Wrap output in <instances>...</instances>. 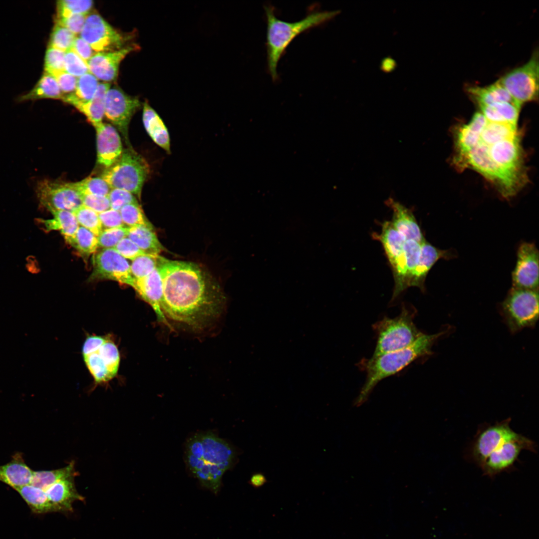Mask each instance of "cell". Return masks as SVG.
I'll return each mask as SVG.
<instances>
[{
    "label": "cell",
    "mask_w": 539,
    "mask_h": 539,
    "mask_svg": "<svg viewBox=\"0 0 539 539\" xmlns=\"http://www.w3.org/2000/svg\"><path fill=\"white\" fill-rule=\"evenodd\" d=\"M157 269L163 286L161 307L166 319L200 330L221 315L225 296L218 282L203 267L161 256Z\"/></svg>",
    "instance_id": "obj_1"
},
{
    "label": "cell",
    "mask_w": 539,
    "mask_h": 539,
    "mask_svg": "<svg viewBox=\"0 0 539 539\" xmlns=\"http://www.w3.org/2000/svg\"><path fill=\"white\" fill-rule=\"evenodd\" d=\"M185 455L189 471L203 487L215 494L220 491L223 476L232 467L236 456L229 443L210 432L191 437Z\"/></svg>",
    "instance_id": "obj_2"
},
{
    "label": "cell",
    "mask_w": 539,
    "mask_h": 539,
    "mask_svg": "<svg viewBox=\"0 0 539 539\" xmlns=\"http://www.w3.org/2000/svg\"><path fill=\"white\" fill-rule=\"evenodd\" d=\"M444 333V331L433 334L422 333L413 343L406 347L363 359L360 365L366 373V378L355 405L360 406L363 403L382 380L396 374L416 359L431 355L433 344Z\"/></svg>",
    "instance_id": "obj_3"
},
{
    "label": "cell",
    "mask_w": 539,
    "mask_h": 539,
    "mask_svg": "<svg viewBox=\"0 0 539 539\" xmlns=\"http://www.w3.org/2000/svg\"><path fill=\"white\" fill-rule=\"evenodd\" d=\"M267 21V52L269 71L273 81L277 80V66L286 48L299 34L327 22L336 16L339 10L315 11L303 19L292 22L277 18L271 6H265Z\"/></svg>",
    "instance_id": "obj_4"
},
{
    "label": "cell",
    "mask_w": 539,
    "mask_h": 539,
    "mask_svg": "<svg viewBox=\"0 0 539 539\" xmlns=\"http://www.w3.org/2000/svg\"><path fill=\"white\" fill-rule=\"evenodd\" d=\"M415 310L402 305L399 315L394 318L385 316L373 325L377 336L372 357L406 347L422 333L414 322Z\"/></svg>",
    "instance_id": "obj_5"
},
{
    "label": "cell",
    "mask_w": 539,
    "mask_h": 539,
    "mask_svg": "<svg viewBox=\"0 0 539 539\" xmlns=\"http://www.w3.org/2000/svg\"><path fill=\"white\" fill-rule=\"evenodd\" d=\"M150 173L144 158L132 148L123 150L119 158L103 172L101 178L112 189L127 191L140 199L143 186Z\"/></svg>",
    "instance_id": "obj_6"
},
{
    "label": "cell",
    "mask_w": 539,
    "mask_h": 539,
    "mask_svg": "<svg viewBox=\"0 0 539 539\" xmlns=\"http://www.w3.org/2000/svg\"><path fill=\"white\" fill-rule=\"evenodd\" d=\"M538 291L513 287L509 291L501 304V311L511 332L535 326L539 318Z\"/></svg>",
    "instance_id": "obj_7"
},
{
    "label": "cell",
    "mask_w": 539,
    "mask_h": 539,
    "mask_svg": "<svg viewBox=\"0 0 539 539\" xmlns=\"http://www.w3.org/2000/svg\"><path fill=\"white\" fill-rule=\"evenodd\" d=\"M539 72L537 50L527 62L507 72L499 80L516 103L522 106L538 99Z\"/></svg>",
    "instance_id": "obj_8"
},
{
    "label": "cell",
    "mask_w": 539,
    "mask_h": 539,
    "mask_svg": "<svg viewBox=\"0 0 539 539\" xmlns=\"http://www.w3.org/2000/svg\"><path fill=\"white\" fill-rule=\"evenodd\" d=\"M458 160L462 166L474 169L495 183L500 187L499 190L504 197H511L517 192L518 183L493 161L488 145L480 141Z\"/></svg>",
    "instance_id": "obj_9"
},
{
    "label": "cell",
    "mask_w": 539,
    "mask_h": 539,
    "mask_svg": "<svg viewBox=\"0 0 539 539\" xmlns=\"http://www.w3.org/2000/svg\"><path fill=\"white\" fill-rule=\"evenodd\" d=\"M511 421L508 418L494 424L485 423L478 428L468 451L471 461L480 467L493 451L518 435L511 428Z\"/></svg>",
    "instance_id": "obj_10"
},
{
    "label": "cell",
    "mask_w": 539,
    "mask_h": 539,
    "mask_svg": "<svg viewBox=\"0 0 539 539\" xmlns=\"http://www.w3.org/2000/svg\"><path fill=\"white\" fill-rule=\"evenodd\" d=\"M96 52H110L125 46L127 38L96 13L88 14L80 33Z\"/></svg>",
    "instance_id": "obj_11"
},
{
    "label": "cell",
    "mask_w": 539,
    "mask_h": 539,
    "mask_svg": "<svg viewBox=\"0 0 539 539\" xmlns=\"http://www.w3.org/2000/svg\"><path fill=\"white\" fill-rule=\"evenodd\" d=\"M35 192L40 205L50 212L54 210L73 212L82 205L72 183L44 179L37 183Z\"/></svg>",
    "instance_id": "obj_12"
},
{
    "label": "cell",
    "mask_w": 539,
    "mask_h": 539,
    "mask_svg": "<svg viewBox=\"0 0 539 539\" xmlns=\"http://www.w3.org/2000/svg\"><path fill=\"white\" fill-rule=\"evenodd\" d=\"M523 450L537 452L535 442L519 434L503 444L486 458L480 467L483 475L493 478L502 472L511 470Z\"/></svg>",
    "instance_id": "obj_13"
},
{
    "label": "cell",
    "mask_w": 539,
    "mask_h": 539,
    "mask_svg": "<svg viewBox=\"0 0 539 539\" xmlns=\"http://www.w3.org/2000/svg\"><path fill=\"white\" fill-rule=\"evenodd\" d=\"M141 106L138 97L127 95L116 86L110 87L106 93L104 115L118 128L126 141L130 121Z\"/></svg>",
    "instance_id": "obj_14"
},
{
    "label": "cell",
    "mask_w": 539,
    "mask_h": 539,
    "mask_svg": "<svg viewBox=\"0 0 539 539\" xmlns=\"http://www.w3.org/2000/svg\"><path fill=\"white\" fill-rule=\"evenodd\" d=\"M93 271L89 279H107L133 287L134 279L130 265L114 249H102L93 258Z\"/></svg>",
    "instance_id": "obj_15"
},
{
    "label": "cell",
    "mask_w": 539,
    "mask_h": 539,
    "mask_svg": "<svg viewBox=\"0 0 539 539\" xmlns=\"http://www.w3.org/2000/svg\"><path fill=\"white\" fill-rule=\"evenodd\" d=\"M512 283L515 288L539 289V251L534 244L523 243L520 246Z\"/></svg>",
    "instance_id": "obj_16"
},
{
    "label": "cell",
    "mask_w": 539,
    "mask_h": 539,
    "mask_svg": "<svg viewBox=\"0 0 539 539\" xmlns=\"http://www.w3.org/2000/svg\"><path fill=\"white\" fill-rule=\"evenodd\" d=\"M493 161L507 175L518 182L522 165L519 136L488 145Z\"/></svg>",
    "instance_id": "obj_17"
},
{
    "label": "cell",
    "mask_w": 539,
    "mask_h": 539,
    "mask_svg": "<svg viewBox=\"0 0 539 539\" xmlns=\"http://www.w3.org/2000/svg\"><path fill=\"white\" fill-rule=\"evenodd\" d=\"M139 48L137 44L132 43L118 50L96 53L87 62L89 71L98 79L113 81L117 77L121 61L128 53Z\"/></svg>",
    "instance_id": "obj_18"
},
{
    "label": "cell",
    "mask_w": 539,
    "mask_h": 539,
    "mask_svg": "<svg viewBox=\"0 0 539 539\" xmlns=\"http://www.w3.org/2000/svg\"><path fill=\"white\" fill-rule=\"evenodd\" d=\"M421 250V244L413 241L406 240L403 254L392 268L395 286L392 300L409 287L410 280L418 263Z\"/></svg>",
    "instance_id": "obj_19"
},
{
    "label": "cell",
    "mask_w": 539,
    "mask_h": 539,
    "mask_svg": "<svg viewBox=\"0 0 539 539\" xmlns=\"http://www.w3.org/2000/svg\"><path fill=\"white\" fill-rule=\"evenodd\" d=\"M96 130L97 162L106 168L112 166L121 155L123 149L120 137L111 125L101 123Z\"/></svg>",
    "instance_id": "obj_20"
},
{
    "label": "cell",
    "mask_w": 539,
    "mask_h": 539,
    "mask_svg": "<svg viewBox=\"0 0 539 539\" xmlns=\"http://www.w3.org/2000/svg\"><path fill=\"white\" fill-rule=\"evenodd\" d=\"M132 287L152 307L158 321L169 326L161 307L163 286L158 269L146 276L134 279Z\"/></svg>",
    "instance_id": "obj_21"
},
{
    "label": "cell",
    "mask_w": 539,
    "mask_h": 539,
    "mask_svg": "<svg viewBox=\"0 0 539 539\" xmlns=\"http://www.w3.org/2000/svg\"><path fill=\"white\" fill-rule=\"evenodd\" d=\"M385 203L393 211V227L406 240H413L420 244L425 239L412 211L400 202L389 198Z\"/></svg>",
    "instance_id": "obj_22"
},
{
    "label": "cell",
    "mask_w": 539,
    "mask_h": 539,
    "mask_svg": "<svg viewBox=\"0 0 539 539\" xmlns=\"http://www.w3.org/2000/svg\"><path fill=\"white\" fill-rule=\"evenodd\" d=\"M453 252L440 250L426 241L421 244L418 263L410 280L409 287L416 286L424 292V282L428 273L440 259H451L455 257Z\"/></svg>",
    "instance_id": "obj_23"
},
{
    "label": "cell",
    "mask_w": 539,
    "mask_h": 539,
    "mask_svg": "<svg viewBox=\"0 0 539 539\" xmlns=\"http://www.w3.org/2000/svg\"><path fill=\"white\" fill-rule=\"evenodd\" d=\"M110 87V84L109 83H99L94 97L86 102L80 101L73 93L64 95L62 100L74 106L82 112L95 127L102 123L104 115L105 96Z\"/></svg>",
    "instance_id": "obj_24"
},
{
    "label": "cell",
    "mask_w": 539,
    "mask_h": 539,
    "mask_svg": "<svg viewBox=\"0 0 539 539\" xmlns=\"http://www.w3.org/2000/svg\"><path fill=\"white\" fill-rule=\"evenodd\" d=\"M75 477L60 479L44 490L55 511H72V505L74 501L83 500V497L76 490L74 483Z\"/></svg>",
    "instance_id": "obj_25"
},
{
    "label": "cell",
    "mask_w": 539,
    "mask_h": 539,
    "mask_svg": "<svg viewBox=\"0 0 539 539\" xmlns=\"http://www.w3.org/2000/svg\"><path fill=\"white\" fill-rule=\"evenodd\" d=\"M142 120L146 132L154 142L167 154H171L168 129L160 116L147 101L143 104Z\"/></svg>",
    "instance_id": "obj_26"
},
{
    "label": "cell",
    "mask_w": 539,
    "mask_h": 539,
    "mask_svg": "<svg viewBox=\"0 0 539 539\" xmlns=\"http://www.w3.org/2000/svg\"><path fill=\"white\" fill-rule=\"evenodd\" d=\"M372 236L382 244L392 268L403 253L406 240L389 221H385L381 224V230L379 234L374 233Z\"/></svg>",
    "instance_id": "obj_27"
},
{
    "label": "cell",
    "mask_w": 539,
    "mask_h": 539,
    "mask_svg": "<svg viewBox=\"0 0 539 539\" xmlns=\"http://www.w3.org/2000/svg\"><path fill=\"white\" fill-rule=\"evenodd\" d=\"M33 473L20 454H15L10 462L0 466V481L14 489L30 484Z\"/></svg>",
    "instance_id": "obj_28"
},
{
    "label": "cell",
    "mask_w": 539,
    "mask_h": 539,
    "mask_svg": "<svg viewBox=\"0 0 539 539\" xmlns=\"http://www.w3.org/2000/svg\"><path fill=\"white\" fill-rule=\"evenodd\" d=\"M468 93L476 100L479 105H491L502 102H509L520 106L499 80L486 86H470L467 88Z\"/></svg>",
    "instance_id": "obj_29"
},
{
    "label": "cell",
    "mask_w": 539,
    "mask_h": 539,
    "mask_svg": "<svg viewBox=\"0 0 539 539\" xmlns=\"http://www.w3.org/2000/svg\"><path fill=\"white\" fill-rule=\"evenodd\" d=\"M63 96L55 77L44 72L35 86L28 92L19 96L17 101L23 102L45 98L62 100Z\"/></svg>",
    "instance_id": "obj_30"
},
{
    "label": "cell",
    "mask_w": 539,
    "mask_h": 539,
    "mask_svg": "<svg viewBox=\"0 0 539 539\" xmlns=\"http://www.w3.org/2000/svg\"><path fill=\"white\" fill-rule=\"evenodd\" d=\"M50 213L53 215V218L37 220L44 231H59L64 238L74 235L79 225L73 212L66 210H54Z\"/></svg>",
    "instance_id": "obj_31"
},
{
    "label": "cell",
    "mask_w": 539,
    "mask_h": 539,
    "mask_svg": "<svg viewBox=\"0 0 539 539\" xmlns=\"http://www.w3.org/2000/svg\"><path fill=\"white\" fill-rule=\"evenodd\" d=\"M145 226L128 228L127 236L144 253L160 255L165 248L160 242L154 230Z\"/></svg>",
    "instance_id": "obj_32"
},
{
    "label": "cell",
    "mask_w": 539,
    "mask_h": 539,
    "mask_svg": "<svg viewBox=\"0 0 539 539\" xmlns=\"http://www.w3.org/2000/svg\"><path fill=\"white\" fill-rule=\"evenodd\" d=\"M36 513H43L55 511L45 491L31 484L15 489Z\"/></svg>",
    "instance_id": "obj_33"
},
{
    "label": "cell",
    "mask_w": 539,
    "mask_h": 539,
    "mask_svg": "<svg viewBox=\"0 0 539 539\" xmlns=\"http://www.w3.org/2000/svg\"><path fill=\"white\" fill-rule=\"evenodd\" d=\"M517 126L508 123H487L480 136V141L491 145L499 141L518 137Z\"/></svg>",
    "instance_id": "obj_34"
},
{
    "label": "cell",
    "mask_w": 539,
    "mask_h": 539,
    "mask_svg": "<svg viewBox=\"0 0 539 539\" xmlns=\"http://www.w3.org/2000/svg\"><path fill=\"white\" fill-rule=\"evenodd\" d=\"M76 475L74 462L72 461L67 466L61 469L51 471H33L30 484L44 491L49 486L60 479Z\"/></svg>",
    "instance_id": "obj_35"
},
{
    "label": "cell",
    "mask_w": 539,
    "mask_h": 539,
    "mask_svg": "<svg viewBox=\"0 0 539 539\" xmlns=\"http://www.w3.org/2000/svg\"><path fill=\"white\" fill-rule=\"evenodd\" d=\"M64 239L81 255L85 256L94 253L99 247L97 237L80 226L73 236Z\"/></svg>",
    "instance_id": "obj_36"
},
{
    "label": "cell",
    "mask_w": 539,
    "mask_h": 539,
    "mask_svg": "<svg viewBox=\"0 0 539 539\" xmlns=\"http://www.w3.org/2000/svg\"><path fill=\"white\" fill-rule=\"evenodd\" d=\"M161 256L160 255L144 254L133 260L130 265V270L134 279L146 276L158 266Z\"/></svg>",
    "instance_id": "obj_37"
},
{
    "label": "cell",
    "mask_w": 539,
    "mask_h": 539,
    "mask_svg": "<svg viewBox=\"0 0 539 539\" xmlns=\"http://www.w3.org/2000/svg\"><path fill=\"white\" fill-rule=\"evenodd\" d=\"M72 184L79 195L107 196L111 190L107 183L101 177H89L81 181Z\"/></svg>",
    "instance_id": "obj_38"
},
{
    "label": "cell",
    "mask_w": 539,
    "mask_h": 539,
    "mask_svg": "<svg viewBox=\"0 0 539 539\" xmlns=\"http://www.w3.org/2000/svg\"><path fill=\"white\" fill-rule=\"evenodd\" d=\"M119 212L123 224L127 228L145 226L154 228L139 204H127L123 206Z\"/></svg>",
    "instance_id": "obj_39"
},
{
    "label": "cell",
    "mask_w": 539,
    "mask_h": 539,
    "mask_svg": "<svg viewBox=\"0 0 539 539\" xmlns=\"http://www.w3.org/2000/svg\"><path fill=\"white\" fill-rule=\"evenodd\" d=\"M83 359L96 383H105L113 378L97 351L83 357Z\"/></svg>",
    "instance_id": "obj_40"
},
{
    "label": "cell",
    "mask_w": 539,
    "mask_h": 539,
    "mask_svg": "<svg viewBox=\"0 0 539 539\" xmlns=\"http://www.w3.org/2000/svg\"><path fill=\"white\" fill-rule=\"evenodd\" d=\"M80 226L83 227L98 237L103 231L98 213L82 205L73 212Z\"/></svg>",
    "instance_id": "obj_41"
},
{
    "label": "cell",
    "mask_w": 539,
    "mask_h": 539,
    "mask_svg": "<svg viewBox=\"0 0 539 539\" xmlns=\"http://www.w3.org/2000/svg\"><path fill=\"white\" fill-rule=\"evenodd\" d=\"M93 6L91 0H60L56 3V18L75 14H88Z\"/></svg>",
    "instance_id": "obj_42"
},
{
    "label": "cell",
    "mask_w": 539,
    "mask_h": 539,
    "mask_svg": "<svg viewBox=\"0 0 539 539\" xmlns=\"http://www.w3.org/2000/svg\"><path fill=\"white\" fill-rule=\"evenodd\" d=\"M76 35L65 27L55 23L51 33L49 47L64 52L71 49Z\"/></svg>",
    "instance_id": "obj_43"
},
{
    "label": "cell",
    "mask_w": 539,
    "mask_h": 539,
    "mask_svg": "<svg viewBox=\"0 0 539 539\" xmlns=\"http://www.w3.org/2000/svg\"><path fill=\"white\" fill-rule=\"evenodd\" d=\"M97 352L114 378L118 372L120 361V353L117 345L108 337Z\"/></svg>",
    "instance_id": "obj_44"
},
{
    "label": "cell",
    "mask_w": 539,
    "mask_h": 539,
    "mask_svg": "<svg viewBox=\"0 0 539 539\" xmlns=\"http://www.w3.org/2000/svg\"><path fill=\"white\" fill-rule=\"evenodd\" d=\"M98 79L90 72L77 78L76 89L73 93L78 100L86 102L94 96L98 86Z\"/></svg>",
    "instance_id": "obj_45"
},
{
    "label": "cell",
    "mask_w": 539,
    "mask_h": 539,
    "mask_svg": "<svg viewBox=\"0 0 539 539\" xmlns=\"http://www.w3.org/2000/svg\"><path fill=\"white\" fill-rule=\"evenodd\" d=\"M480 134L471 129L468 124L461 127L456 139V145L459 152L458 158L476 146L480 141Z\"/></svg>",
    "instance_id": "obj_46"
},
{
    "label": "cell",
    "mask_w": 539,
    "mask_h": 539,
    "mask_svg": "<svg viewBox=\"0 0 539 539\" xmlns=\"http://www.w3.org/2000/svg\"><path fill=\"white\" fill-rule=\"evenodd\" d=\"M64 68L65 71L76 77L90 72L87 63L72 48L65 52Z\"/></svg>",
    "instance_id": "obj_47"
},
{
    "label": "cell",
    "mask_w": 539,
    "mask_h": 539,
    "mask_svg": "<svg viewBox=\"0 0 539 539\" xmlns=\"http://www.w3.org/2000/svg\"><path fill=\"white\" fill-rule=\"evenodd\" d=\"M65 52L48 46L44 59V72L51 75L65 71Z\"/></svg>",
    "instance_id": "obj_48"
},
{
    "label": "cell",
    "mask_w": 539,
    "mask_h": 539,
    "mask_svg": "<svg viewBox=\"0 0 539 539\" xmlns=\"http://www.w3.org/2000/svg\"><path fill=\"white\" fill-rule=\"evenodd\" d=\"M128 228L121 227L103 230L97 237L98 247L113 249L123 238L127 237Z\"/></svg>",
    "instance_id": "obj_49"
},
{
    "label": "cell",
    "mask_w": 539,
    "mask_h": 539,
    "mask_svg": "<svg viewBox=\"0 0 539 539\" xmlns=\"http://www.w3.org/2000/svg\"><path fill=\"white\" fill-rule=\"evenodd\" d=\"M107 196L110 201L111 209L119 211L127 204H139L133 194L121 189H112Z\"/></svg>",
    "instance_id": "obj_50"
},
{
    "label": "cell",
    "mask_w": 539,
    "mask_h": 539,
    "mask_svg": "<svg viewBox=\"0 0 539 539\" xmlns=\"http://www.w3.org/2000/svg\"><path fill=\"white\" fill-rule=\"evenodd\" d=\"M506 123L517 125L521 106L512 103L502 102L491 105Z\"/></svg>",
    "instance_id": "obj_51"
},
{
    "label": "cell",
    "mask_w": 539,
    "mask_h": 539,
    "mask_svg": "<svg viewBox=\"0 0 539 539\" xmlns=\"http://www.w3.org/2000/svg\"><path fill=\"white\" fill-rule=\"evenodd\" d=\"M82 205L92 209L97 213L108 210L110 208V201L108 196L80 195Z\"/></svg>",
    "instance_id": "obj_52"
},
{
    "label": "cell",
    "mask_w": 539,
    "mask_h": 539,
    "mask_svg": "<svg viewBox=\"0 0 539 539\" xmlns=\"http://www.w3.org/2000/svg\"><path fill=\"white\" fill-rule=\"evenodd\" d=\"M87 15L75 14L56 18V23L65 27L76 35L80 33Z\"/></svg>",
    "instance_id": "obj_53"
},
{
    "label": "cell",
    "mask_w": 539,
    "mask_h": 539,
    "mask_svg": "<svg viewBox=\"0 0 539 539\" xmlns=\"http://www.w3.org/2000/svg\"><path fill=\"white\" fill-rule=\"evenodd\" d=\"M113 249L126 259L132 261L145 254L128 237L121 240Z\"/></svg>",
    "instance_id": "obj_54"
},
{
    "label": "cell",
    "mask_w": 539,
    "mask_h": 539,
    "mask_svg": "<svg viewBox=\"0 0 539 539\" xmlns=\"http://www.w3.org/2000/svg\"><path fill=\"white\" fill-rule=\"evenodd\" d=\"M102 229L106 230L121 227H125L119 211L110 209L98 213Z\"/></svg>",
    "instance_id": "obj_55"
},
{
    "label": "cell",
    "mask_w": 539,
    "mask_h": 539,
    "mask_svg": "<svg viewBox=\"0 0 539 539\" xmlns=\"http://www.w3.org/2000/svg\"><path fill=\"white\" fill-rule=\"evenodd\" d=\"M52 75L56 79L63 95L64 94L67 95L74 92L77 84V77L70 74L65 71L57 72Z\"/></svg>",
    "instance_id": "obj_56"
},
{
    "label": "cell",
    "mask_w": 539,
    "mask_h": 539,
    "mask_svg": "<svg viewBox=\"0 0 539 539\" xmlns=\"http://www.w3.org/2000/svg\"><path fill=\"white\" fill-rule=\"evenodd\" d=\"M108 338V336L101 335H88L82 347L81 352L83 357L97 352Z\"/></svg>",
    "instance_id": "obj_57"
},
{
    "label": "cell",
    "mask_w": 539,
    "mask_h": 539,
    "mask_svg": "<svg viewBox=\"0 0 539 539\" xmlns=\"http://www.w3.org/2000/svg\"><path fill=\"white\" fill-rule=\"evenodd\" d=\"M86 63L95 54L90 45L80 36H76L71 48Z\"/></svg>",
    "instance_id": "obj_58"
},
{
    "label": "cell",
    "mask_w": 539,
    "mask_h": 539,
    "mask_svg": "<svg viewBox=\"0 0 539 539\" xmlns=\"http://www.w3.org/2000/svg\"><path fill=\"white\" fill-rule=\"evenodd\" d=\"M267 481L265 476L259 473L253 475L249 482L253 487L258 488L263 486Z\"/></svg>",
    "instance_id": "obj_59"
}]
</instances>
